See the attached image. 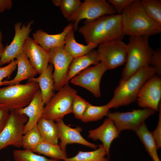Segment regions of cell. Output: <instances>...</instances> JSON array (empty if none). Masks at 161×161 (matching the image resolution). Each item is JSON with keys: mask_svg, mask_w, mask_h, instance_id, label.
Segmentation results:
<instances>
[{"mask_svg": "<svg viewBox=\"0 0 161 161\" xmlns=\"http://www.w3.org/2000/svg\"><path fill=\"white\" fill-rule=\"evenodd\" d=\"M73 29L66 36L64 46L65 51L73 58L85 55L95 48L98 45L88 44L85 45L77 42Z\"/></svg>", "mask_w": 161, "mask_h": 161, "instance_id": "cell-23", "label": "cell"}, {"mask_svg": "<svg viewBox=\"0 0 161 161\" xmlns=\"http://www.w3.org/2000/svg\"><path fill=\"white\" fill-rule=\"evenodd\" d=\"M12 6L11 0H0V13L4 12L7 10L11 9Z\"/></svg>", "mask_w": 161, "mask_h": 161, "instance_id": "cell-39", "label": "cell"}, {"mask_svg": "<svg viewBox=\"0 0 161 161\" xmlns=\"http://www.w3.org/2000/svg\"><path fill=\"white\" fill-rule=\"evenodd\" d=\"M44 105L39 90L28 106L17 109L20 113L26 115L28 118V120L24 126V134L37 125L38 120L41 117Z\"/></svg>", "mask_w": 161, "mask_h": 161, "instance_id": "cell-19", "label": "cell"}, {"mask_svg": "<svg viewBox=\"0 0 161 161\" xmlns=\"http://www.w3.org/2000/svg\"><path fill=\"white\" fill-rule=\"evenodd\" d=\"M33 21L27 24H22L21 22L14 25L15 35L11 43L4 49L0 59L1 66L15 59L23 51L25 42L29 36Z\"/></svg>", "mask_w": 161, "mask_h": 161, "instance_id": "cell-13", "label": "cell"}, {"mask_svg": "<svg viewBox=\"0 0 161 161\" xmlns=\"http://www.w3.org/2000/svg\"><path fill=\"white\" fill-rule=\"evenodd\" d=\"M2 36L0 31V59L1 58L2 54L4 49V46L2 43Z\"/></svg>", "mask_w": 161, "mask_h": 161, "instance_id": "cell-40", "label": "cell"}, {"mask_svg": "<svg viewBox=\"0 0 161 161\" xmlns=\"http://www.w3.org/2000/svg\"><path fill=\"white\" fill-rule=\"evenodd\" d=\"M37 126L43 140L58 144V129L57 123L54 121L41 117Z\"/></svg>", "mask_w": 161, "mask_h": 161, "instance_id": "cell-25", "label": "cell"}, {"mask_svg": "<svg viewBox=\"0 0 161 161\" xmlns=\"http://www.w3.org/2000/svg\"><path fill=\"white\" fill-rule=\"evenodd\" d=\"M108 154L102 144L98 145L96 150L90 151H80L75 156L67 158L63 161H109L106 157Z\"/></svg>", "mask_w": 161, "mask_h": 161, "instance_id": "cell-27", "label": "cell"}, {"mask_svg": "<svg viewBox=\"0 0 161 161\" xmlns=\"http://www.w3.org/2000/svg\"><path fill=\"white\" fill-rule=\"evenodd\" d=\"M110 109L107 104L101 106H95L90 104L81 120L85 123L97 121L106 116Z\"/></svg>", "mask_w": 161, "mask_h": 161, "instance_id": "cell-28", "label": "cell"}, {"mask_svg": "<svg viewBox=\"0 0 161 161\" xmlns=\"http://www.w3.org/2000/svg\"><path fill=\"white\" fill-rule=\"evenodd\" d=\"M42 140L36 125L23 135L21 147L24 150L33 151Z\"/></svg>", "mask_w": 161, "mask_h": 161, "instance_id": "cell-29", "label": "cell"}, {"mask_svg": "<svg viewBox=\"0 0 161 161\" xmlns=\"http://www.w3.org/2000/svg\"><path fill=\"white\" fill-rule=\"evenodd\" d=\"M156 70V75H161V48L159 47L154 50L151 61V65Z\"/></svg>", "mask_w": 161, "mask_h": 161, "instance_id": "cell-35", "label": "cell"}, {"mask_svg": "<svg viewBox=\"0 0 161 161\" xmlns=\"http://www.w3.org/2000/svg\"><path fill=\"white\" fill-rule=\"evenodd\" d=\"M32 151L58 160L64 161L67 158L66 152L59 145L44 140Z\"/></svg>", "mask_w": 161, "mask_h": 161, "instance_id": "cell-26", "label": "cell"}, {"mask_svg": "<svg viewBox=\"0 0 161 161\" xmlns=\"http://www.w3.org/2000/svg\"><path fill=\"white\" fill-rule=\"evenodd\" d=\"M134 0H108L117 14L121 15L124 9Z\"/></svg>", "mask_w": 161, "mask_h": 161, "instance_id": "cell-36", "label": "cell"}, {"mask_svg": "<svg viewBox=\"0 0 161 161\" xmlns=\"http://www.w3.org/2000/svg\"><path fill=\"white\" fill-rule=\"evenodd\" d=\"M77 91L68 84L64 86L50 99L44 107L42 117L56 122L72 113L73 99Z\"/></svg>", "mask_w": 161, "mask_h": 161, "instance_id": "cell-6", "label": "cell"}, {"mask_svg": "<svg viewBox=\"0 0 161 161\" xmlns=\"http://www.w3.org/2000/svg\"><path fill=\"white\" fill-rule=\"evenodd\" d=\"M56 123L61 140L59 145L64 151L66 152L68 144L72 143L80 144L94 149L98 147V145L88 142L82 137L80 134L82 129L80 126L75 128L70 127L66 125L63 120L57 121Z\"/></svg>", "mask_w": 161, "mask_h": 161, "instance_id": "cell-16", "label": "cell"}, {"mask_svg": "<svg viewBox=\"0 0 161 161\" xmlns=\"http://www.w3.org/2000/svg\"><path fill=\"white\" fill-rule=\"evenodd\" d=\"M161 77L155 75L148 79L141 88L137 99L139 106L159 111L161 102Z\"/></svg>", "mask_w": 161, "mask_h": 161, "instance_id": "cell-14", "label": "cell"}, {"mask_svg": "<svg viewBox=\"0 0 161 161\" xmlns=\"http://www.w3.org/2000/svg\"><path fill=\"white\" fill-rule=\"evenodd\" d=\"M28 120L27 116L20 113L17 109L10 112L7 123L0 133V151L8 146L21 147L24 126Z\"/></svg>", "mask_w": 161, "mask_h": 161, "instance_id": "cell-7", "label": "cell"}, {"mask_svg": "<svg viewBox=\"0 0 161 161\" xmlns=\"http://www.w3.org/2000/svg\"><path fill=\"white\" fill-rule=\"evenodd\" d=\"M17 67L16 59L12 61L7 65L0 67V86L3 85L2 80L4 78L9 77Z\"/></svg>", "mask_w": 161, "mask_h": 161, "instance_id": "cell-34", "label": "cell"}, {"mask_svg": "<svg viewBox=\"0 0 161 161\" xmlns=\"http://www.w3.org/2000/svg\"><path fill=\"white\" fill-rule=\"evenodd\" d=\"M23 51L37 74L40 75L49 63V52L29 36L26 40Z\"/></svg>", "mask_w": 161, "mask_h": 161, "instance_id": "cell-15", "label": "cell"}, {"mask_svg": "<svg viewBox=\"0 0 161 161\" xmlns=\"http://www.w3.org/2000/svg\"><path fill=\"white\" fill-rule=\"evenodd\" d=\"M149 36H131L127 44V59L122 79H126L140 69L151 65L154 50L149 44Z\"/></svg>", "mask_w": 161, "mask_h": 161, "instance_id": "cell-4", "label": "cell"}, {"mask_svg": "<svg viewBox=\"0 0 161 161\" xmlns=\"http://www.w3.org/2000/svg\"><path fill=\"white\" fill-rule=\"evenodd\" d=\"M52 1L54 5L57 7H60L61 0H52Z\"/></svg>", "mask_w": 161, "mask_h": 161, "instance_id": "cell-41", "label": "cell"}, {"mask_svg": "<svg viewBox=\"0 0 161 161\" xmlns=\"http://www.w3.org/2000/svg\"><path fill=\"white\" fill-rule=\"evenodd\" d=\"M13 156L15 161H60L50 159L27 150H16L13 151Z\"/></svg>", "mask_w": 161, "mask_h": 161, "instance_id": "cell-31", "label": "cell"}, {"mask_svg": "<svg viewBox=\"0 0 161 161\" xmlns=\"http://www.w3.org/2000/svg\"><path fill=\"white\" fill-rule=\"evenodd\" d=\"M1 66V65H0V66Z\"/></svg>", "mask_w": 161, "mask_h": 161, "instance_id": "cell-44", "label": "cell"}, {"mask_svg": "<svg viewBox=\"0 0 161 161\" xmlns=\"http://www.w3.org/2000/svg\"><path fill=\"white\" fill-rule=\"evenodd\" d=\"M73 29L72 23L68 24L62 32L58 34H49L42 30L39 29L32 34L33 39L43 48L49 52L52 49L64 46L66 36Z\"/></svg>", "mask_w": 161, "mask_h": 161, "instance_id": "cell-18", "label": "cell"}, {"mask_svg": "<svg viewBox=\"0 0 161 161\" xmlns=\"http://www.w3.org/2000/svg\"><path fill=\"white\" fill-rule=\"evenodd\" d=\"M81 3L80 0H61L60 7L65 18L67 19L74 14Z\"/></svg>", "mask_w": 161, "mask_h": 161, "instance_id": "cell-32", "label": "cell"}, {"mask_svg": "<svg viewBox=\"0 0 161 161\" xmlns=\"http://www.w3.org/2000/svg\"><path fill=\"white\" fill-rule=\"evenodd\" d=\"M122 22L124 35H155L161 32V25L146 14L140 0H134L123 10Z\"/></svg>", "mask_w": 161, "mask_h": 161, "instance_id": "cell-2", "label": "cell"}, {"mask_svg": "<svg viewBox=\"0 0 161 161\" xmlns=\"http://www.w3.org/2000/svg\"><path fill=\"white\" fill-rule=\"evenodd\" d=\"M10 111L5 107L0 110V133L1 131L8 120Z\"/></svg>", "mask_w": 161, "mask_h": 161, "instance_id": "cell-38", "label": "cell"}, {"mask_svg": "<svg viewBox=\"0 0 161 161\" xmlns=\"http://www.w3.org/2000/svg\"><path fill=\"white\" fill-rule=\"evenodd\" d=\"M155 113L152 110L144 108L123 112L109 111L106 116L112 120L120 132L126 130L135 131L147 119Z\"/></svg>", "mask_w": 161, "mask_h": 161, "instance_id": "cell-9", "label": "cell"}, {"mask_svg": "<svg viewBox=\"0 0 161 161\" xmlns=\"http://www.w3.org/2000/svg\"><path fill=\"white\" fill-rule=\"evenodd\" d=\"M40 90L38 84L29 79L24 84L8 85L0 88V104L10 112L25 107Z\"/></svg>", "mask_w": 161, "mask_h": 161, "instance_id": "cell-5", "label": "cell"}, {"mask_svg": "<svg viewBox=\"0 0 161 161\" xmlns=\"http://www.w3.org/2000/svg\"><path fill=\"white\" fill-rule=\"evenodd\" d=\"M159 120L156 129L151 132L153 137L156 143L158 149L161 147V104L159 106Z\"/></svg>", "mask_w": 161, "mask_h": 161, "instance_id": "cell-37", "label": "cell"}, {"mask_svg": "<svg viewBox=\"0 0 161 161\" xmlns=\"http://www.w3.org/2000/svg\"><path fill=\"white\" fill-rule=\"evenodd\" d=\"M142 6L147 15L161 25V0H140Z\"/></svg>", "mask_w": 161, "mask_h": 161, "instance_id": "cell-30", "label": "cell"}, {"mask_svg": "<svg viewBox=\"0 0 161 161\" xmlns=\"http://www.w3.org/2000/svg\"><path fill=\"white\" fill-rule=\"evenodd\" d=\"M4 107H5L4 106L0 104V110Z\"/></svg>", "mask_w": 161, "mask_h": 161, "instance_id": "cell-42", "label": "cell"}, {"mask_svg": "<svg viewBox=\"0 0 161 161\" xmlns=\"http://www.w3.org/2000/svg\"><path fill=\"white\" fill-rule=\"evenodd\" d=\"M64 46L48 52L49 63L54 67L52 77L55 90L57 91L68 84L66 82V77L69 66L73 58L65 51Z\"/></svg>", "mask_w": 161, "mask_h": 161, "instance_id": "cell-11", "label": "cell"}, {"mask_svg": "<svg viewBox=\"0 0 161 161\" xmlns=\"http://www.w3.org/2000/svg\"><path fill=\"white\" fill-rule=\"evenodd\" d=\"M78 32L87 44L97 45L116 40L124 37L121 15H106L93 20H85Z\"/></svg>", "mask_w": 161, "mask_h": 161, "instance_id": "cell-1", "label": "cell"}, {"mask_svg": "<svg viewBox=\"0 0 161 161\" xmlns=\"http://www.w3.org/2000/svg\"><path fill=\"white\" fill-rule=\"evenodd\" d=\"M88 137L93 140H99L102 143L109 157V150L112 141L119 136L120 132L114 123L107 118L98 128L89 131Z\"/></svg>", "mask_w": 161, "mask_h": 161, "instance_id": "cell-17", "label": "cell"}, {"mask_svg": "<svg viewBox=\"0 0 161 161\" xmlns=\"http://www.w3.org/2000/svg\"><path fill=\"white\" fill-rule=\"evenodd\" d=\"M100 62L108 69L125 63L127 59V44L121 40H114L99 45L97 50Z\"/></svg>", "mask_w": 161, "mask_h": 161, "instance_id": "cell-10", "label": "cell"}, {"mask_svg": "<svg viewBox=\"0 0 161 161\" xmlns=\"http://www.w3.org/2000/svg\"><path fill=\"white\" fill-rule=\"evenodd\" d=\"M100 62L97 51L94 49L85 55L73 58L69 68L67 83H68L70 80L91 65Z\"/></svg>", "mask_w": 161, "mask_h": 161, "instance_id": "cell-22", "label": "cell"}, {"mask_svg": "<svg viewBox=\"0 0 161 161\" xmlns=\"http://www.w3.org/2000/svg\"><path fill=\"white\" fill-rule=\"evenodd\" d=\"M17 72L13 79L3 81V85L19 84L22 81L35 77L37 73L24 51L16 58Z\"/></svg>", "mask_w": 161, "mask_h": 161, "instance_id": "cell-21", "label": "cell"}, {"mask_svg": "<svg viewBox=\"0 0 161 161\" xmlns=\"http://www.w3.org/2000/svg\"><path fill=\"white\" fill-rule=\"evenodd\" d=\"M108 68L100 62L93 66H89L71 79L73 84L83 87L90 92L96 97L101 95L100 83L101 78Z\"/></svg>", "mask_w": 161, "mask_h": 161, "instance_id": "cell-12", "label": "cell"}, {"mask_svg": "<svg viewBox=\"0 0 161 161\" xmlns=\"http://www.w3.org/2000/svg\"><path fill=\"white\" fill-rule=\"evenodd\" d=\"M5 161H10V160H6Z\"/></svg>", "mask_w": 161, "mask_h": 161, "instance_id": "cell-43", "label": "cell"}, {"mask_svg": "<svg viewBox=\"0 0 161 161\" xmlns=\"http://www.w3.org/2000/svg\"><path fill=\"white\" fill-rule=\"evenodd\" d=\"M53 69L52 64H48L38 77L29 79L38 84L44 104H46L54 95V84L52 77Z\"/></svg>", "mask_w": 161, "mask_h": 161, "instance_id": "cell-20", "label": "cell"}, {"mask_svg": "<svg viewBox=\"0 0 161 161\" xmlns=\"http://www.w3.org/2000/svg\"><path fill=\"white\" fill-rule=\"evenodd\" d=\"M156 75L155 69L150 66L140 69L126 79L121 78L113 97L107 104L110 109L117 108L134 102L143 85Z\"/></svg>", "mask_w": 161, "mask_h": 161, "instance_id": "cell-3", "label": "cell"}, {"mask_svg": "<svg viewBox=\"0 0 161 161\" xmlns=\"http://www.w3.org/2000/svg\"><path fill=\"white\" fill-rule=\"evenodd\" d=\"M134 131L153 161H160L157 153L156 143L145 123H143Z\"/></svg>", "mask_w": 161, "mask_h": 161, "instance_id": "cell-24", "label": "cell"}, {"mask_svg": "<svg viewBox=\"0 0 161 161\" xmlns=\"http://www.w3.org/2000/svg\"><path fill=\"white\" fill-rule=\"evenodd\" d=\"M90 103L81 97L76 95L73 99L72 111L75 117L81 120L87 107Z\"/></svg>", "mask_w": 161, "mask_h": 161, "instance_id": "cell-33", "label": "cell"}, {"mask_svg": "<svg viewBox=\"0 0 161 161\" xmlns=\"http://www.w3.org/2000/svg\"><path fill=\"white\" fill-rule=\"evenodd\" d=\"M116 13L112 6L106 0H85L81 2L76 12L67 20L69 22H74L73 30L76 31L82 19L93 20L104 15Z\"/></svg>", "mask_w": 161, "mask_h": 161, "instance_id": "cell-8", "label": "cell"}]
</instances>
